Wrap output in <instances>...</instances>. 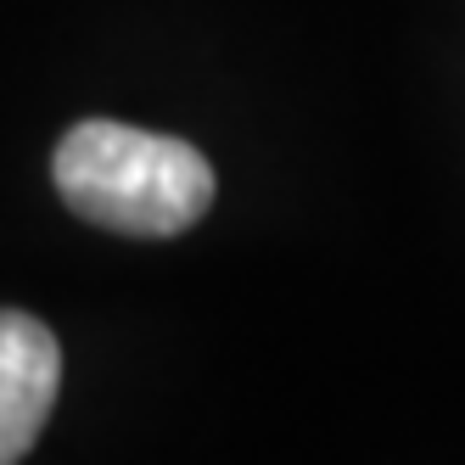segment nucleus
Segmentation results:
<instances>
[{
    "mask_svg": "<svg viewBox=\"0 0 465 465\" xmlns=\"http://www.w3.org/2000/svg\"><path fill=\"white\" fill-rule=\"evenodd\" d=\"M56 196L118 236H180L213 203V163L191 141L84 118L51 157Z\"/></svg>",
    "mask_w": 465,
    "mask_h": 465,
    "instance_id": "f257e3e1",
    "label": "nucleus"
},
{
    "mask_svg": "<svg viewBox=\"0 0 465 465\" xmlns=\"http://www.w3.org/2000/svg\"><path fill=\"white\" fill-rule=\"evenodd\" d=\"M62 387L56 337L23 309H0V465L35 449Z\"/></svg>",
    "mask_w": 465,
    "mask_h": 465,
    "instance_id": "f03ea898",
    "label": "nucleus"
}]
</instances>
